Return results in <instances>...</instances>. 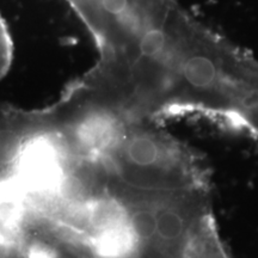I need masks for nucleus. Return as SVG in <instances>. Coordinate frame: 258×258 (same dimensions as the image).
<instances>
[{
	"label": "nucleus",
	"mask_w": 258,
	"mask_h": 258,
	"mask_svg": "<svg viewBox=\"0 0 258 258\" xmlns=\"http://www.w3.org/2000/svg\"><path fill=\"white\" fill-rule=\"evenodd\" d=\"M61 258H228L198 156L159 121L117 115L64 215Z\"/></svg>",
	"instance_id": "f257e3e1"
},
{
	"label": "nucleus",
	"mask_w": 258,
	"mask_h": 258,
	"mask_svg": "<svg viewBox=\"0 0 258 258\" xmlns=\"http://www.w3.org/2000/svg\"><path fill=\"white\" fill-rule=\"evenodd\" d=\"M14 57V42L5 19L0 15V80L8 74Z\"/></svg>",
	"instance_id": "f03ea898"
}]
</instances>
